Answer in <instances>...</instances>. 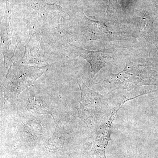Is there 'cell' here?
Instances as JSON below:
<instances>
[{
	"label": "cell",
	"mask_w": 158,
	"mask_h": 158,
	"mask_svg": "<svg viewBox=\"0 0 158 158\" xmlns=\"http://www.w3.org/2000/svg\"><path fill=\"white\" fill-rule=\"evenodd\" d=\"M77 81L81 93L79 117L93 132L110 116L112 109H110L107 98L90 90L81 78Z\"/></svg>",
	"instance_id": "6da1fadb"
},
{
	"label": "cell",
	"mask_w": 158,
	"mask_h": 158,
	"mask_svg": "<svg viewBox=\"0 0 158 158\" xmlns=\"http://www.w3.org/2000/svg\"><path fill=\"white\" fill-rule=\"evenodd\" d=\"M48 66L39 67L14 64L7 72L3 81V92L6 98H16L23 90L45 73Z\"/></svg>",
	"instance_id": "7a4b0ae2"
},
{
	"label": "cell",
	"mask_w": 158,
	"mask_h": 158,
	"mask_svg": "<svg viewBox=\"0 0 158 158\" xmlns=\"http://www.w3.org/2000/svg\"><path fill=\"white\" fill-rule=\"evenodd\" d=\"M151 72L144 65L128 62L123 70L116 74L110 73L107 87L111 90L125 89L128 91L147 85H157Z\"/></svg>",
	"instance_id": "3957f363"
},
{
	"label": "cell",
	"mask_w": 158,
	"mask_h": 158,
	"mask_svg": "<svg viewBox=\"0 0 158 158\" xmlns=\"http://www.w3.org/2000/svg\"><path fill=\"white\" fill-rule=\"evenodd\" d=\"M127 102V99H120L118 103L112 108L108 119L104 121L94 131L93 147L89 152L90 158H106V149L111 140V129L113 122L120 108Z\"/></svg>",
	"instance_id": "277c9868"
},
{
	"label": "cell",
	"mask_w": 158,
	"mask_h": 158,
	"mask_svg": "<svg viewBox=\"0 0 158 158\" xmlns=\"http://www.w3.org/2000/svg\"><path fill=\"white\" fill-rule=\"evenodd\" d=\"M69 44L75 53L85 59L90 64L91 73L90 81L94 79L101 69L106 65V59L102 51H89L70 44Z\"/></svg>",
	"instance_id": "5b68a950"
},
{
	"label": "cell",
	"mask_w": 158,
	"mask_h": 158,
	"mask_svg": "<svg viewBox=\"0 0 158 158\" xmlns=\"http://www.w3.org/2000/svg\"><path fill=\"white\" fill-rule=\"evenodd\" d=\"M85 20L89 30L91 31L97 39L104 41H113L118 40L122 36L121 32L113 33L108 30L107 27L101 22L91 20L85 18Z\"/></svg>",
	"instance_id": "8992f818"
},
{
	"label": "cell",
	"mask_w": 158,
	"mask_h": 158,
	"mask_svg": "<svg viewBox=\"0 0 158 158\" xmlns=\"http://www.w3.org/2000/svg\"><path fill=\"white\" fill-rule=\"evenodd\" d=\"M118 7L117 0H109V5L106 14L108 15H111L116 11Z\"/></svg>",
	"instance_id": "52a82bcc"
},
{
	"label": "cell",
	"mask_w": 158,
	"mask_h": 158,
	"mask_svg": "<svg viewBox=\"0 0 158 158\" xmlns=\"http://www.w3.org/2000/svg\"><path fill=\"white\" fill-rule=\"evenodd\" d=\"M157 99H158V98H157Z\"/></svg>",
	"instance_id": "ba28073f"
}]
</instances>
